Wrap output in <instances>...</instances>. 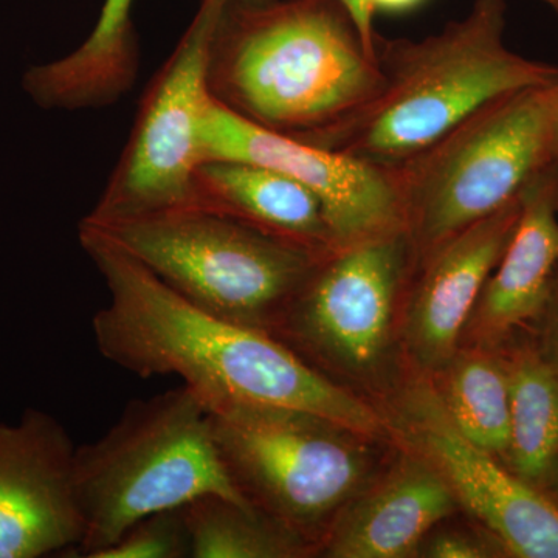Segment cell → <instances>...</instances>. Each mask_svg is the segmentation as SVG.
<instances>
[{
  "mask_svg": "<svg viewBox=\"0 0 558 558\" xmlns=\"http://www.w3.org/2000/svg\"><path fill=\"white\" fill-rule=\"evenodd\" d=\"M80 242L108 289L92 333L113 365L142 379L179 377L208 413L275 407L328 418L359 436L379 432L368 407L277 337L201 310L83 222Z\"/></svg>",
  "mask_w": 558,
  "mask_h": 558,
  "instance_id": "cell-1",
  "label": "cell"
},
{
  "mask_svg": "<svg viewBox=\"0 0 558 558\" xmlns=\"http://www.w3.org/2000/svg\"><path fill=\"white\" fill-rule=\"evenodd\" d=\"M208 84L242 119L314 145L368 105L384 75L339 0H229L213 36Z\"/></svg>",
  "mask_w": 558,
  "mask_h": 558,
  "instance_id": "cell-2",
  "label": "cell"
},
{
  "mask_svg": "<svg viewBox=\"0 0 558 558\" xmlns=\"http://www.w3.org/2000/svg\"><path fill=\"white\" fill-rule=\"evenodd\" d=\"M506 0H475L468 16L427 38L377 36L379 94L312 146L398 168L487 102L556 84L558 65L506 46Z\"/></svg>",
  "mask_w": 558,
  "mask_h": 558,
  "instance_id": "cell-3",
  "label": "cell"
},
{
  "mask_svg": "<svg viewBox=\"0 0 558 558\" xmlns=\"http://www.w3.org/2000/svg\"><path fill=\"white\" fill-rule=\"evenodd\" d=\"M75 490L84 521L76 550L87 558L137 521L207 495L252 505L231 483L208 410L183 385L132 400L100 439L76 447Z\"/></svg>",
  "mask_w": 558,
  "mask_h": 558,
  "instance_id": "cell-4",
  "label": "cell"
},
{
  "mask_svg": "<svg viewBox=\"0 0 558 558\" xmlns=\"http://www.w3.org/2000/svg\"><path fill=\"white\" fill-rule=\"evenodd\" d=\"M553 86L487 102L395 168L411 256L424 259L558 163L550 145Z\"/></svg>",
  "mask_w": 558,
  "mask_h": 558,
  "instance_id": "cell-5",
  "label": "cell"
},
{
  "mask_svg": "<svg viewBox=\"0 0 558 558\" xmlns=\"http://www.w3.org/2000/svg\"><path fill=\"white\" fill-rule=\"evenodd\" d=\"M83 223L201 310L269 333L329 256L202 207Z\"/></svg>",
  "mask_w": 558,
  "mask_h": 558,
  "instance_id": "cell-6",
  "label": "cell"
},
{
  "mask_svg": "<svg viewBox=\"0 0 558 558\" xmlns=\"http://www.w3.org/2000/svg\"><path fill=\"white\" fill-rule=\"evenodd\" d=\"M229 0H201L170 58L146 87L130 138L92 223L196 207L194 178L204 163L202 126L213 101L208 84L213 36Z\"/></svg>",
  "mask_w": 558,
  "mask_h": 558,
  "instance_id": "cell-7",
  "label": "cell"
},
{
  "mask_svg": "<svg viewBox=\"0 0 558 558\" xmlns=\"http://www.w3.org/2000/svg\"><path fill=\"white\" fill-rule=\"evenodd\" d=\"M231 483L256 508L306 535L359 486L366 459L328 418L275 407L209 413ZM306 538V537H304Z\"/></svg>",
  "mask_w": 558,
  "mask_h": 558,
  "instance_id": "cell-8",
  "label": "cell"
},
{
  "mask_svg": "<svg viewBox=\"0 0 558 558\" xmlns=\"http://www.w3.org/2000/svg\"><path fill=\"white\" fill-rule=\"evenodd\" d=\"M205 160H240L300 180L323 202L340 247L403 230L398 179L374 167L250 123L213 98L204 126Z\"/></svg>",
  "mask_w": 558,
  "mask_h": 558,
  "instance_id": "cell-9",
  "label": "cell"
},
{
  "mask_svg": "<svg viewBox=\"0 0 558 558\" xmlns=\"http://www.w3.org/2000/svg\"><path fill=\"white\" fill-rule=\"evenodd\" d=\"M410 259L403 231L341 247L319 260L278 325L319 355L368 366L387 340Z\"/></svg>",
  "mask_w": 558,
  "mask_h": 558,
  "instance_id": "cell-10",
  "label": "cell"
},
{
  "mask_svg": "<svg viewBox=\"0 0 558 558\" xmlns=\"http://www.w3.org/2000/svg\"><path fill=\"white\" fill-rule=\"evenodd\" d=\"M68 429L43 410L0 422V558H39L78 549L84 521Z\"/></svg>",
  "mask_w": 558,
  "mask_h": 558,
  "instance_id": "cell-11",
  "label": "cell"
},
{
  "mask_svg": "<svg viewBox=\"0 0 558 558\" xmlns=\"http://www.w3.org/2000/svg\"><path fill=\"white\" fill-rule=\"evenodd\" d=\"M411 436L454 498L521 558H558V508L542 490L465 439L438 396L421 395L411 411Z\"/></svg>",
  "mask_w": 558,
  "mask_h": 558,
  "instance_id": "cell-12",
  "label": "cell"
},
{
  "mask_svg": "<svg viewBox=\"0 0 558 558\" xmlns=\"http://www.w3.org/2000/svg\"><path fill=\"white\" fill-rule=\"evenodd\" d=\"M520 197L472 223L422 259L424 270L411 310L410 333L427 362L449 357L488 277L512 240Z\"/></svg>",
  "mask_w": 558,
  "mask_h": 558,
  "instance_id": "cell-13",
  "label": "cell"
},
{
  "mask_svg": "<svg viewBox=\"0 0 558 558\" xmlns=\"http://www.w3.org/2000/svg\"><path fill=\"white\" fill-rule=\"evenodd\" d=\"M558 163L539 172L521 193L512 240L476 303V330L498 343L532 325L548 300L558 269Z\"/></svg>",
  "mask_w": 558,
  "mask_h": 558,
  "instance_id": "cell-14",
  "label": "cell"
},
{
  "mask_svg": "<svg viewBox=\"0 0 558 558\" xmlns=\"http://www.w3.org/2000/svg\"><path fill=\"white\" fill-rule=\"evenodd\" d=\"M196 207L330 255L341 248L317 194L282 172L240 160H205L194 178Z\"/></svg>",
  "mask_w": 558,
  "mask_h": 558,
  "instance_id": "cell-15",
  "label": "cell"
},
{
  "mask_svg": "<svg viewBox=\"0 0 558 558\" xmlns=\"http://www.w3.org/2000/svg\"><path fill=\"white\" fill-rule=\"evenodd\" d=\"M453 492L427 462H407L337 524L326 545L336 558H402L454 509Z\"/></svg>",
  "mask_w": 558,
  "mask_h": 558,
  "instance_id": "cell-16",
  "label": "cell"
},
{
  "mask_svg": "<svg viewBox=\"0 0 558 558\" xmlns=\"http://www.w3.org/2000/svg\"><path fill=\"white\" fill-rule=\"evenodd\" d=\"M132 5L134 0H105L97 25L78 49L28 69L22 87L33 102L43 109L80 110L119 101L138 73Z\"/></svg>",
  "mask_w": 558,
  "mask_h": 558,
  "instance_id": "cell-17",
  "label": "cell"
},
{
  "mask_svg": "<svg viewBox=\"0 0 558 558\" xmlns=\"http://www.w3.org/2000/svg\"><path fill=\"white\" fill-rule=\"evenodd\" d=\"M509 374V447L506 465L542 488L558 459V373L531 343L506 359Z\"/></svg>",
  "mask_w": 558,
  "mask_h": 558,
  "instance_id": "cell-18",
  "label": "cell"
},
{
  "mask_svg": "<svg viewBox=\"0 0 558 558\" xmlns=\"http://www.w3.org/2000/svg\"><path fill=\"white\" fill-rule=\"evenodd\" d=\"M193 558H289L307 539L253 505L207 495L182 508Z\"/></svg>",
  "mask_w": 558,
  "mask_h": 558,
  "instance_id": "cell-19",
  "label": "cell"
},
{
  "mask_svg": "<svg viewBox=\"0 0 558 558\" xmlns=\"http://www.w3.org/2000/svg\"><path fill=\"white\" fill-rule=\"evenodd\" d=\"M440 402L465 439L501 461L505 459L510 417L506 360L492 355L461 360L450 371Z\"/></svg>",
  "mask_w": 558,
  "mask_h": 558,
  "instance_id": "cell-20",
  "label": "cell"
},
{
  "mask_svg": "<svg viewBox=\"0 0 558 558\" xmlns=\"http://www.w3.org/2000/svg\"><path fill=\"white\" fill-rule=\"evenodd\" d=\"M191 543L182 509L137 521L116 543L92 558H189Z\"/></svg>",
  "mask_w": 558,
  "mask_h": 558,
  "instance_id": "cell-21",
  "label": "cell"
},
{
  "mask_svg": "<svg viewBox=\"0 0 558 558\" xmlns=\"http://www.w3.org/2000/svg\"><path fill=\"white\" fill-rule=\"evenodd\" d=\"M534 323L537 325L538 336L531 347L558 373V269L545 307Z\"/></svg>",
  "mask_w": 558,
  "mask_h": 558,
  "instance_id": "cell-22",
  "label": "cell"
},
{
  "mask_svg": "<svg viewBox=\"0 0 558 558\" xmlns=\"http://www.w3.org/2000/svg\"><path fill=\"white\" fill-rule=\"evenodd\" d=\"M428 556L436 558L486 557V549L475 539L461 534H442L429 545Z\"/></svg>",
  "mask_w": 558,
  "mask_h": 558,
  "instance_id": "cell-23",
  "label": "cell"
},
{
  "mask_svg": "<svg viewBox=\"0 0 558 558\" xmlns=\"http://www.w3.org/2000/svg\"><path fill=\"white\" fill-rule=\"evenodd\" d=\"M341 5L347 9L354 21L363 46L368 50L371 57L376 58V40L379 33L374 28V16L376 11L369 5L368 0H339ZM377 60V58H376Z\"/></svg>",
  "mask_w": 558,
  "mask_h": 558,
  "instance_id": "cell-24",
  "label": "cell"
},
{
  "mask_svg": "<svg viewBox=\"0 0 558 558\" xmlns=\"http://www.w3.org/2000/svg\"><path fill=\"white\" fill-rule=\"evenodd\" d=\"M369 5L376 11H385V13H407L417 9L425 0H368Z\"/></svg>",
  "mask_w": 558,
  "mask_h": 558,
  "instance_id": "cell-25",
  "label": "cell"
},
{
  "mask_svg": "<svg viewBox=\"0 0 558 558\" xmlns=\"http://www.w3.org/2000/svg\"><path fill=\"white\" fill-rule=\"evenodd\" d=\"M550 145L558 161V81L553 86V105H550Z\"/></svg>",
  "mask_w": 558,
  "mask_h": 558,
  "instance_id": "cell-26",
  "label": "cell"
},
{
  "mask_svg": "<svg viewBox=\"0 0 558 558\" xmlns=\"http://www.w3.org/2000/svg\"><path fill=\"white\" fill-rule=\"evenodd\" d=\"M546 488H553V490L546 492V495L556 502L558 508V459L556 465H554L553 472H550L548 481H546L545 486H543V492H545Z\"/></svg>",
  "mask_w": 558,
  "mask_h": 558,
  "instance_id": "cell-27",
  "label": "cell"
},
{
  "mask_svg": "<svg viewBox=\"0 0 558 558\" xmlns=\"http://www.w3.org/2000/svg\"><path fill=\"white\" fill-rule=\"evenodd\" d=\"M233 2L245 7H263L267 5V3L275 2V0H233Z\"/></svg>",
  "mask_w": 558,
  "mask_h": 558,
  "instance_id": "cell-28",
  "label": "cell"
},
{
  "mask_svg": "<svg viewBox=\"0 0 558 558\" xmlns=\"http://www.w3.org/2000/svg\"><path fill=\"white\" fill-rule=\"evenodd\" d=\"M545 5L550 7V9L554 10V13H556L558 16V0H548Z\"/></svg>",
  "mask_w": 558,
  "mask_h": 558,
  "instance_id": "cell-29",
  "label": "cell"
},
{
  "mask_svg": "<svg viewBox=\"0 0 558 558\" xmlns=\"http://www.w3.org/2000/svg\"><path fill=\"white\" fill-rule=\"evenodd\" d=\"M537 2L546 3L548 0H537Z\"/></svg>",
  "mask_w": 558,
  "mask_h": 558,
  "instance_id": "cell-30",
  "label": "cell"
}]
</instances>
